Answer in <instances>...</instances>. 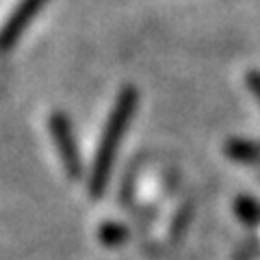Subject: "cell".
Returning a JSON list of instances; mask_svg holds the SVG:
<instances>
[{
	"label": "cell",
	"instance_id": "8992f818",
	"mask_svg": "<svg viewBox=\"0 0 260 260\" xmlns=\"http://www.w3.org/2000/svg\"><path fill=\"white\" fill-rule=\"evenodd\" d=\"M247 85H249V89L258 95V100H260V72H249V74H247Z\"/></svg>",
	"mask_w": 260,
	"mask_h": 260
},
{
	"label": "cell",
	"instance_id": "3957f363",
	"mask_svg": "<svg viewBox=\"0 0 260 260\" xmlns=\"http://www.w3.org/2000/svg\"><path fill=\"white\" fill-rule=\"evenodd\" d=\"M46 0H22L20 7L13 11L11 20L5 24V28L0 30V48H9L15 39L20 37V32L26 28V24L39 13Z\"/></svg>",
	"mask_w": 260,
	"mask_h": 260
},
{
	"label": "cell",
	"instance_id": "6da1fadb",
	"mask_svg": "<svg viewBox=\"0 0 260 260\" xmlns=\"http://www.w3.org/2000/svg\"><path fill=\"white\" fill-rule=\"evenodd\" d=\"M135 107H137V91L133 87H128L119 93L115 109H113L111 117H109L107 130H104L102 143H100V148H98V156H95V165H93V174H91V193L95 198L102 195L104 186H107L113 158H115V150L119 145V139L126 133Z\"/></svg>",
	"mask_w": 260,
	"mask_h": 260
},
{
	"label": "cell",
	"instance_id": "5b68a950",
	"mask_svg": "<svg viewBox=\"0 0 260 260\" xmlns=\"http://www.w3.org/2000/svg\"><path fill=\"white\" fill-rule=\"evenodd\" d=\"M100 237H102V241H107V243H119L121 239L126 237V230L121 225H115V223H111V225H104L102 228V232H100Z\"/></svg>",
	"mask_w": 260,
	"mask_h": 260
},
{
	"label": "cell",
	"instance_id": "7a4b0ae2",
	"mask_svg": "<svg viewBox=\"0 0 260 260\" xmlns=\"http://www.w3.org/2000/svg\"><path fill=\"white\" fill-rule=\"evenodd\" d=\"M50 128H52V135L56 139V145H59V152H61V158L65 162V169L70 172L72 178H76L80 174V160H78V150H76L74 137H72L70 121L65 119V115L56 113V115L50 117Z\"/></svg>",
	"mask_w": 260,
	"mask_h": 260
},
{
	"label": "cell",
	"instance_id": "277c9868",
	"mask_svg": "<svg viewBox=\"0 0 260 260\" xmlns=\"http://www.w3.org/2000/svg\"><path fill=\"white\" fill-rule=\"evenodd\" d=\"M228 152L232 154V158H239V160H251V158H258V148L251 143H230L228 145Z\"/></svg>",
	"mask_w": 260,
	"mask_h": 260
}]
</instances>
